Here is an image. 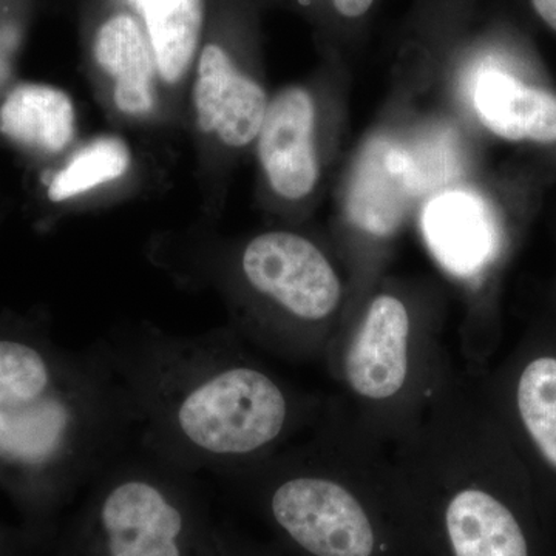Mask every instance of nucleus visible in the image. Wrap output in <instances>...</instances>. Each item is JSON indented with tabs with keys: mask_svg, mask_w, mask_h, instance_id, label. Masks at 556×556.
<instances>
[{
	"mask_svg": "<svg viewBox=\"0 0 556 556\" xmlns=\"http://www.w3.org/2000/svg\"><path fill=\"white\" fill-rule=\"evenodd\" d=\"M135 442L189 473L258 463L316 426L327 397L295 386L232 327L178 336L150 324L105 336Z\"/></svg>",
	"mask_w": 556,
	"mask_h": 556,
	"instance_id": "obj_1",
	"label": "nucleus"
},
{
	"mask_svg": "<svg viewBox=\"0 0 556 556\" xmlns=\"http://www.w3.org/2000/svg\"><path fill=\"white\" fill-rule=\"evenodd\" d=\"M137 424L104 340L72 350L43 318L0 316V486L46 508L100 477Z\"/></svg>",
	"mask_w": 556,
	"mask_h": 556,
	"instance_id": "obj_2",
	"label": "nucleus"
},
{
	"mask_svg": "<svg viewBox=\"0 0 556 556\" xmlns=\"http://www.w3.org/2000/svg\"><path fill=\"white\" fill-rule=\"evenodd\" d=\"M218 477L254 490L278 529L311 556H375L378 507L409 501L391 450L336 396L316 426L273 456Z\"/></svg>",
	"mask_w": 556,
	"mask_h": 556,
	"instance_id": "obj_3",
	"label": "nucleus"
},
{
	"mask_svg": "<svg viewBox=\"0 0 556 556\" xmlns=\"http://www.w3.org/2000/svg\"><path fill=\"white\" fill-rule=\"evenodd\" d=\"M324 364L348 415L388 447L424 419L456 367L441 318L396 288L362 303Z\"/></svg>",
	"mask_w": 556,
	"mask_h": 556,
	"instance_id": "obj_4",
	"label": "nucleus"
},
{
	"mask_svg": "<svg viewBox=\"0 0 556 556\" xmlns=\"http://www.w3.org/2000/svg\"><path fill=\"white\" fill-rule=\"evenodd\" d=\"M195 265L225 292L236 318L232 328L249 345L291 364L324 362L348 292L334 263L313 240L269 230Z\"/></svg>",
	"mask_w": 556,
	"mask_h": 556,
	"instance_id": "obj_5",
	"label": "nucleus"
},
{
	"mask_svg": "<svg viewBox=\"0 0 556 556\" xmlns=\"http://www.w3.org/2000/svg\"><path fill=\"white\" fill-rule=\"evenodd\" d=\"M195 477L134 442L93 481L94 547L104 556H186Z\"/></svg>",
	"mask_w": 556,
	"mask_h": 556,
	"instance_id": "obj_6",
	"label": "nucleus"
},
{
	"mask_svg": "<svg viewBox=\"0 0 556 556\" xmlns=\"http://www.w3.org/2000/svg\"><path fill=\"white\" fill-rule=\"evenodd\" d=\"M477 379L533 486L556 489V332L530 336Z\"/></svg>",
	"mask_w": 556,
	"mask_h": 556,
	"instance_id": "obj_7",
	"label": "nucleus"
},
{
	"mask_svg": "<svg viewBox=\"0 0 556 556\" xmlns=\"http://www.w3.org/2000/svg\"><path fill=\"white\" fill-rule=\"evenodd\" d=\"M192 104L200 130L228 148L257 139L266 112L265 89L241 72L225 47L206 43L197 60Z\"/></svg>",
	"mask_w": 556,
	"mask_h": 556,
	"instance_id": "obj_8",
	"label": "nucleus"
},
{
	"mask_svg": "<svg viewBox=\"0 0 556 556\" xmlns=\"http://www.w3.org/2000/svg\"><path fill=\"white\" fill-rule=\"evenodd\" d=\"M316 105L302 87H289L269 101L257 137L260 164L281 199H305L318 179Z\"/></svg>",
	"mask_w": 556,
	"mask_h": 556,
	"instance_id": "obj_9",
	"label": "nucleus"
},
{
	"mask_svg": "<svg viewBox=\"0 0 556 556\" xmlns=\"http://www.w3.org/2000/svg\"><path fill=\"white\" fill-rule=\"evenodd\" d=\"M420 189V172L407 150L376 138L362 152L348 193V215L362 233L383 240L407 218Z\"/></svg>",
	"mask_w": 556,
	"mask_h": 556,
	"instance_id": "obj_10",
	"label": "nucleus"
},
{
	"mask_svg": "<svg viewBox=\"0 0 556 556\" xmlns=\"http://www.w3.org/2000/svg\"><path fill=\"white\" fill-rule=\"evenodd\" d=\"M422 229L442 269L471 291L482 287L500 255L495 223L482 201L466 192L442 193L424 211Z\"/></svg>",
	"mask_w": 556,
	"mask_h": 556,
	"instance_id": "obj_11",
	"label": "nucleus"
},
{
	"mask_svg": "<svg viewBox=\"0 0 556 556\" xmlns=\"http://www.w3.org/2000/svg\"><path fill=\"white\" fill-rule=\"evenodd\" d=\"M91 54L112 83L113 104L123 115L142 118L155 109L159 72L138 14L124 10L109 14L94 31Z\"/></svg>",
	"mask_w": 556,
	"mask_h": 556,
	"instance_id": "obj_12",
	"label": "nucleus"
},
{
	"mask_svg": "<svg viewBox=\"0 0 556 556\" xmlns=\"http://www.w3.org/2000/svg\"><path fill=\"white\" fill-rule=\"evenodd\" d=\"M75 135V104L58 87L21 83L0 98V137L27 155L54 159Z\"/></svg>",
	"mask_w": 556,
	"mask_h": 556,
	"instance_id": "obj_13",
	"label": "nucleus"
},
{
	"mask_svg": "<svg viewBox=\"0 0 556 556\" xmlns=\"http://www.w3.org/2000/svg\"><path fill=\"white\" fill-rule=\"evenodd\" d=\"M473 104L482 124L497 137L508 141H556V97L526 86L506 72H481Z\"/></svg>",
	"mask_w": 556,
	"mask_h": 556,
	"instance_id": "obj_14",
	"label": "nucleus"
},
{
	"mask_svg": "<svg viewBox=\"0 0 556 556\" xmlns=\"http://www.w3.org/2000/svg\"><path fill=\"white\" fill-rule=\"evenodd\" d=\"M148 31L159 78L178 84L200 51L204 0H130Z\"/></svg>",
	"mask_w": 556,
	"mask_h": 556,
	"instance_id": "obj_15",
	"label": "nucleus"
},
{
	"mask_svg": "<svg viewBox=\"0 0 556 556\" xmlns=\"http://www.w3.org/2000/svg\"><path fill=\"white\" fill-rule=\"evenodd\" d=\"M131 164L129 146L121 138L100 137L76 150L46 185L50 203L62 204L116 181Z\"/></svg>",
	"mask_w": 556,
	"mask_h": 556,
	"instance_id": "obj_16",
	"label": "nucleus"
},
{
	"mask_svg": "<svg viewBox=\"0 0 556 556\" xmlns=\"http://www.w3.org/2000/svg\"><path fill=\"white\" fill-rule=\"evenodd\" d=\"M21 40V20L14 0H0V98L9 87L14 56Z\"/></svg>",
	"mask_w": 556,
	"mask_h": 556,
	"instance_id": "obj_17",
	"label": "nucleus"
},
{
	"mask_svg": "<svg viewBox=\"0 0 556 556\" xmlns=\"http://www.w3.org/2000/svg\"><path fill=\"white\" fill-rule=\"evenodd\" d=\"M532 5L538 16L556 31V0H532Z\"/></svg>",
	"mask_w": 556,
	"mask_h": 556,
	"instance_id": "obj_18",
	"label": "nucleus"
},
{
	"mask_svg": "<svg viewBox=\"0 0 556 556\" xmlns=\"http://www.w3.org/2000/svg\"><path fill=\"white\" fill-rule=\"evenodd\" d=\"M298 2L300 5L309 7L311 3L316 2V0H298ZM340 2H342V0H331V5H339Z\"/></svg>",
	"mask_w": 556,
	"mask_h": 556,
	"instance_id": "obj_19",
	"label": "nucleus"
}]
</instances>
